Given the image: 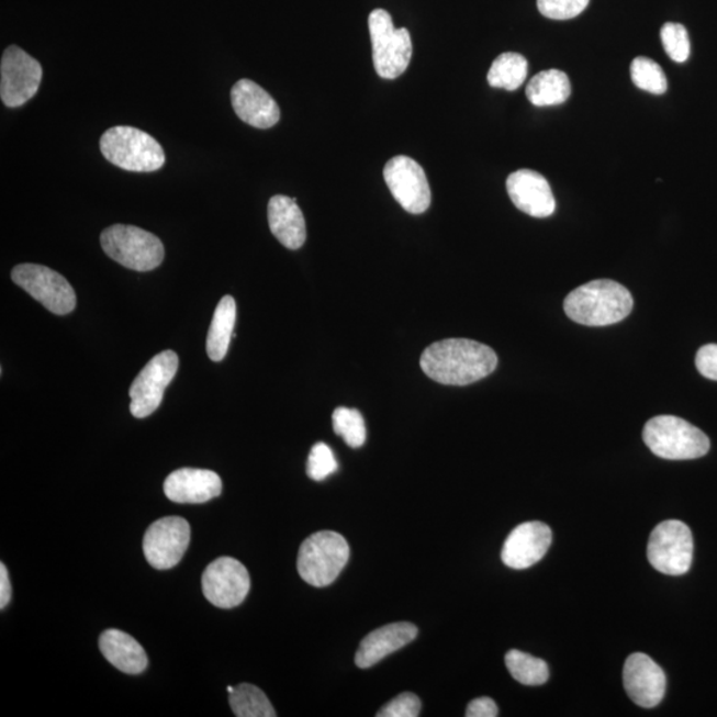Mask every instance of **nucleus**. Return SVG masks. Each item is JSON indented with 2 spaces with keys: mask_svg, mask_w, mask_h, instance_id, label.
I'll list each match as a JSON object with an SVG mask.
<instances>
[{
  "mask_svg": "<svg viewBox=\"0 0 717 717\" xmlns=\"http://www.w3.org/2000/svg\"><path fill=\"white\" fill-rule=\"evenodd\" d=\"M498 365L491 347L471 339H446L425 348V376L444 385H468L490 377Z\"/></svg>",
  "mask_w": 717,
  "mask_h": 717,
  "instance_id": "f257e3e1",
  "label": "nucleus"
},
{
  "mask_svg": "<svg viewBox=\"0 0 717 717\" xmlns=\"http://www.w3.org/2000/svg\"><path fill=\"white\" fill-rule=\"evenodd\" d=\"M632 307L630 291L610 279L580 285L563 303L564 313L571 321L590 327L615 325L626 320Z\"/></svg>",
  "mask_w": 717,
  "mask_h": 717,
  "instance_id": "f03ea898",
  "label": "nucleus"
},
{
  "mask_svg": "<svg viewBox=\"0 0 717 717\" xmlns=\"http://www.w3.org/2000/svg\"><path fill=\"white\" fill-rule=\"evenodd\" d=\"M101 154L114 167L149 173L164 167L165 152L155 137L135 126L119 125L100 138Z\"/></svg>",
  "mask_w": 717,
  "mask_h": 717,
  "instance_id": "7ed1b4c3",
  "label": "nucleus"
},
{
  "mask_svg": "<svg viewBox=\"0 0 717 717\" xmlns=\"http://www.w3.org/2000/svg\"><path fill=\"white\" fill-rule=\"evenodd\" d=\"M643 440L651 452L665 460H694L708 453L706 434L681 417L662 415L647 422Z\"/></svg>",
  "mask_w": 717,
  "mask_h": 717,
  "instance_id": "20e7f679",
  "label": "nucleus"
},
{
  "mask_svg": "<svg viewBox=\"0 0 717 717\" xmlns=\"http://www.w3.org/2000/svg\"><path fill=\"white\" fill-rule=\"evenodd\" d=\"M350 560V547L339 533L323 530L304 539L298 554V573L309 585L325 587L338 579Z\"/></svg>",
  "mask_w": 717,
  "mask_h": 717,
  "instance_id": "39448f33",
  "label": "nucleus"
},
{
  "mask_svg": "<svg viewBox=\"0 0 717 717\" xmlns=\"http://www.w3.org/2000/svg\"><path fill=\"white\" fill-rule=\"evenodd\" d=\"M100 244L113 261L139 272L157 269L165 257L161 239L137 226L107 227L101 233Z\"/></svg>",
  "mask_w": 717,
  "mask_h": 717,
  "instance_id": "423d86ee",
  "label": "nucleus"
},
{
  "mask_svg": "<svg viewBox=\"0 0 717 717\" xmlns=\"http://www.w3.org/2000/svg\"><path fill=\"white\" fill-rule=\"evenodd\" d=\"M372 42V59L380 78L393 80L405 72L412 57V41L407 29H395L385 10L378 9L368 18Z\"/></svg>",
  "mask_w": 717,
  "mask_h": 717,
  "instance_id": "0eeeda50",
  "label": "nucleus"
},
{
  "mask_svg": "<svg viewBox=\"0 0 717 717\" xmlns=\"http://www.w3.org/2000/svg\"><path fill=\"white\" fill-rule=\"evenodd\" d=\"M694 538L687 525L669 519L652 530L647 558L653 569L668 575H683L693 564Z\"/></svg>",
  "mask_w": 717,
  "mask_h": 717,
  "instance_id": "6e6552de",
  "label": "nucleus"
},
{
  "mask_svg": "<svg viewBox=\"0 0 717 717\" xmlns=\"http://www.w3.org/2000/svg\"><path fill=\"white\" fill-rule=\"evenodd\" d=\"M12 281L55 315H67L76 307V294L65 277L46 266L23 264L11 272Z\"/></svg>",
  "mask_w": 717,
  "mask_h": 717,
  "instance_id": "1a4fd4ad",
  "label": "nucleus"
},
{
  "mask_svg": "<svg viewBox=\"0 0 717 717\" xmlns=\"http://www.w3.org/2000/svg\"><path fill=\"white\" fill-rule=\"evenodd\" d=\"M179 370V357L175 351H164L148 361L130 390L131 414L137 418L148 417L160 407L164 392Z\"/></svg>",
  "mask_w": 717,
  "mask_h": 717,
  "instance_id": "9d476101",
  "label": "nucleus"
},
{
  "mask_svg": "<svg viewBox=\"0 0 717 717\" xmlns=\"http://www.w3.org/2000/svg\"><path fill=\"white\" fill-rule=\"evenodd\" d=\"M43 78L41 63L16 46L5 48L0 63V97L3 104L18 108L33 99Z\"/></svg>",
  "mask_w": 717,
  "mask_h": 717,
  "instance_id": "9b49d317",
  "label": "nucleus"
},
{
  "mask_svg": "<svg viewBox=\"0 0 717 717\" xmlns=\"http://www.w3.org/2000/svg\"><path fill=\"white\" fill-rule=\"evenodd\" d=\"M384 180L393 197L411 214L428 211L433 194L424 169L414 158L396 156L384 167Z\"/></svg>",
  "mask_w": 717,
  "mask_h": 717,
  "instance_id": "f8f14e48",
  "label": "nucleus"
},
{
  "mask_svg": "<svg viewBox=\"0 0 717 717\" xmlns=\"http://www.w3.org/2000/svg\"><path fill=\"white\" fill-rule=\"evenodd\" d=\"M202 592L214 606L237 607L250 592L249 571L234 558L221 557L209 564L202 574Z\"/></svg>",
  "mask_w": 717,
  "mask_h": 717,
  "instance_id": "ddd939ff",
  "label": "nucleus"
},
{
  "mask_svg": "<svg viewBox=\"0 0 717 717\" xmlns=\"http://www.w3.org/2000/svg\"><path fill=\"white\" fill-rule=\"evenodd\" d=\"M190 542V525L181 517L157 519L145 533L143 550L152 568L169 570L179 564Z\"/></svg>",
  "mask_w": 717,
  "mask_h": 717,
  "instance_id": "4468645a",
  "label": "nucleus"
},
{
  "mask_svg": "<svg viewBox=\"0 0 717 717\" xmlns=\"http://www.w3.org/2000/svg\"><path fill=\"white\" fill-rule=\"evenodd\" d=\"M624 685L630 699L639 707L653 708L663 701L668 679L659 665L646 653L637 652L627 658Z\"/></svg>",
  "mask_w": 717,
  "mask_h": 717,
  "instance_id": "2eb2a0df",
  "label": "nucleus"
},
{
  "mask_svg": "<svg viewBox=\"0 0 717 717\" xmlns=\"http://www.w3.org/2000/svg\"><path fill=\"white\" fill-rule=\"evenodd\" d=\"M551 529L539 522L517 526L506 538L501 560L507 568L524 570L541 561L551 545Z\"/></svg>",
  "mask_w": 717,
  "mask_h": 717,
  "instance_id": "dca6fc26",
  "label": "nucleus"
},
{
  "mask_svg": "<svg viewBox=\"0 0 717 717\" xmlns=\"http://www.w3.org/2000/svg\"><path fill=\"white\" fill-rule=\"evenodd\" d=\"M506 190L519 211L535 219H547L556 212V200L549 182L535 170L514 171L506 180Z\"/></svg>",
  "mask_w": 717,
  "mask_h": 717,
  "instance_id": "f3484780",
  "label": "nucleus"
},
{
  "mask_svg": "<svg viewBox=\"0 0 717 717\" xmlns=\"http://www.w3.org/2000/svg\"><path fill=\"white\" fill-rule=\"evenodd\" d=\"M232 105L244 123L258 130H269L281 119L276 100L249 79H240L232 88Z\"/></svg>",
  "mask_w": 717,
  "mask_h": 717,
  "instance_id": "a211bd4d",
  "label": "nucleus"
},
{
  "mask_svg": "<svg viewBox=\"0 0 717 717\" xmlns=\"http://www.w3.org/2000/svg\"><path fill=\"white\" fill-rule=\"evenodd\" d=\"M164 492L177 504H204L220 496L222 481L208 469L181 468L165 480Z\"/></svg>",
  "mask_w": 717,
  "mask_h": 717,
  "instance_id": "6ab92c4d",
  "label": "nucleus"
},
{
  "mask_svg": "<svg viewBox=\"0 0 717 717\" xmlns=\"http://www.w3.org/2000/svg\"><path fill=\"white\" fill-rule=\"evenodd\" d=\"M417 627L408 621L380 627L361 640L355 663L359 669H370L385 657L410 645L417 637Z\"/></svg>",
  "mask_w": 717,
  "mask_h": 717,
  "instance_id": "aec40b11",
  "label": "nucleus"
},
{
  "mask_svg": "<svg viewBox=\"0 0 717 717\" xmlns=\"http://www.w3.org/2000/svg\"><path fill=\"white\" fill-rule=\"evenodd\" d=\"M268 219L271 233L288 249H301L306 243V221L296 200L288 195L271 197Z\"/></svg>",
  "mask_w": 717,
  "mask_h": 717,
  "instance_id": "412c9836",
  "label": "nucleus"
},
{
  "mask_svg": "<svg viewBox=\"0 0 717 717\" xmlns=\"http://www.w3.org/2000/svg\"><path fill=\"white\" fill-rule=\"evenodd\" d=\"M99 647L107 661L125 674L137 675L147 669V652L135 638L124 631L114 628L104 631L101 634Z\"/></svg>",
  "mask_w": 717,
  "mask_h": 717,
  "instance_id": "4be33fe9",
  "label": "nucleus"
},
{
  "mask_svg": "<svg viewBox=\"0 0 717 717\" xmlns=\"http://www.w3.org/2000/svg\"><path fill=\"white\" fill-rule=\"evenodd\" d=\"M237 320V304L234 298L225 295L215 307L206 339V352L213 361L224 360L231 346Z\"/></svg>",
  "mask_w": 717,
  "mask_h": 717,
  "instance_id": "5701e85b",
  "label": "nucleus"
},
{
  "mask_svg": "<svg viewBox=\"0 0 717 717\" xmlns=\"http://www.w3.org/2000/svg\"><path fill=\"white\" fill-rule=\"evenodd\" d=\"M571 85L568 75L560 69H547L529 81L526 97L536 107L563 104L570 98Z\"/></svg>",
  "mask_w": 717,
  "mask_h": 717,
  "instance_id": "b1692460",
  "label": "nucleus"
},
{
  "mask_svg": "<svg viewBox=\"0 0 717 717\" xmlns=\"http://www.w3.org/2000/svg\"><path fill=\"white\" fill-rule=\"evenodd\" d=\"M528 60L523 55L506 53L500 55L488 74V82L493 88L516 91L528 78Z\"/></svg>",
  "mask_w": 717,
  "mask_h": 717,
  "instance_id": "393cba45",
  "label": "nucleus"
},
{
  "mask_svg": "<svg viewBox=\"0 0 717 717\" xmlns=\"http://www.w3.org/2000/svg\"><path fill=\"white\" fill-rule=\"evenodd\" d=\"M228 702L234 715L238 717H276V710L272 708L268 696L262 690L253 684H239L228 695Z\"/></svg>",
  "mask_w": 717,
  "mask_h": 717,
  "instance_id": "a878e982",
  "label": "nucleus"
},
{
  "mask_svg": "<svg viewBox=\"0 0 717 717\" xmlns=\"http://www.w3.org/2000/svg\"><path fill=\"white\" fill-rule=\"evenodd\" d=\"M505 664L511 675L525 685L545 684L550 675L547 662L518 650L506 653Z\"/></svg>",
  "mask_w": 717,
  "mask_h": 717,
  "instance_id": "bb28decb",
  "label": "nucleus"
},
{
  "mask_svg": "<svg viewBox=\"0 0 717 717\" xmlns=\"http://www.w3.org/2000/svg\"><path fill=\"white\" fill-rule=\"evenodd\" d=\"M631 79L640 90L653 94H663L668 91L669 81L663 69L650 57H637L630 67Z\"/></svg>",
  "mask_w": 717,
  "mask_h": 717,
  "instance_id": "cd10ccee",
  "label": "nucleus"
},
{
  "mask_svg": "<svg viewBox=\"0 0 717 717\" xmlns=\"http://www.w3.org/2000/svg\"><path fill=\"white\" fill-rule=\"evenodd\" d=\"M334 433L346 441L351 448H360L367 439V429L363 416L358 410L339 407L333 415Z\"/></svg>",
  "mask_w": 717,
  "mask_h": 717,
  "instance_id": "c85d7f7f",
  "label": "nucleus"
},
{
  "mask_svg": "<svg viewBox=\"0 0 717 717\" xmlns=\"http://www.w3.org/2000/svg\"><path fill=\"white\" fill-rule=\"evenodd\" d=\"M665 54L676 63H684L691 54V43L687 30L677 23H665L661 30Z\"/></svg>",
  "mask_w": 717,
  "mask_h": 717,
  "instance_id": "c756f323",
  "label": "nucleus"
},
{
  "mask_svg": "<svg viewBox=\"0 0 717 717\" xmlns=\"http://www.w3.org/2000/svg\"><path fill=\"white\" fill-rule=\"evenodd\" d=\"M338 471L333 449L325 442L315 444L309 455L307 475L311 480L323 481Z\"/></svg>",
  "mask_w": 717,
  "mask_h": 717,
  "instance_id": "7c9ffc66",
  "label": "nucleus"
},
{
  "mask_svg": "<svg viewBox=\"0 0 717 717\" xmlns=\"http://www.w3.org/2000/svg\"><path fill=\"white\" fill-rule=\"evenodd\" d=\"M590 0H537L539 12L554 21H568L582 14Z\"/></svg>",
  "mask_w": 717,
  "mask_h": 717,
  "instance_id": "2f4dec72",
  "label": "nucleus"
},
{
  "mask_svg": "<svg viewBox=\"0 0 717 717\" xmlns=\"http://www.w3.org/2000/svg\"><path fill=\"white\" fill-rule=\"evenodd\" d=\"M422 713V701L415 694H400L379 710L378 717H417Z\"/></svg>",
  "mask_w": 717,
  "mask_h": 717,
  "instance_id": "473e14b6",
  "label": "nucleus"
},
{
  "mask_svg": "<svg viewBox=\"0 0 717 717\" xmlns=\"http://www.w3.org/2000/svg\"><path fill=\"white\" fill-rule=\"evenodd\" d=\"M695 363L701 376L717 382V345H707L699 348Z\"/></svg>",
  "mask_w": 717,
  "mask_h": 717,
  "instance_id": "72a5a7b5",
  "label": "nucleus"
},
{
  "mask_svg": "<svg viewBox=\"0 0 717 717\" xmlns=\"http://www.w3.org/2000/svg\"><path fill=\"white\" fill-rule=\"evenodd\" d=\"M467 717H496L498 716V707L496 702L491 697H479L469 703L466 713Z\"/></svg>",
  "mask_w": 717,
  "mask_h": 717,
  "instance_id": "f704fd0d",
  "label": "nucleus"
},
{
  "mask_svg": "<svg viewBox=\"0 0 717 717\" xmlns=\"http://www.w3.org/2000/svg\"><path fill=\"white\" fill-rule=\"evenodd\" d=\"M11 582L9 579V571L5 569V564H0V608H3L10 604L11 600Z\"/></svg>",
  "mask_w": 717,
  "mask_h": 717,
  "instance_id": "c9c22d12",
  "label": "nucleus"
},
{
  "mask_svg": "<svg viewBox=\"0 0 717 717\" xmlns=\"http://www.w3.org/2000/svg\"><path fill=\"white\" fill-rule=\"evenodd\" d=\"M233 691H234V687H227L228 695H231L233 693Z\"/></svg>",
  "mask_w": 717,
  "mask_h": 717,
  "instance_id": "e433bc0d",
  "label": "nucleus"
}]
</instances>
